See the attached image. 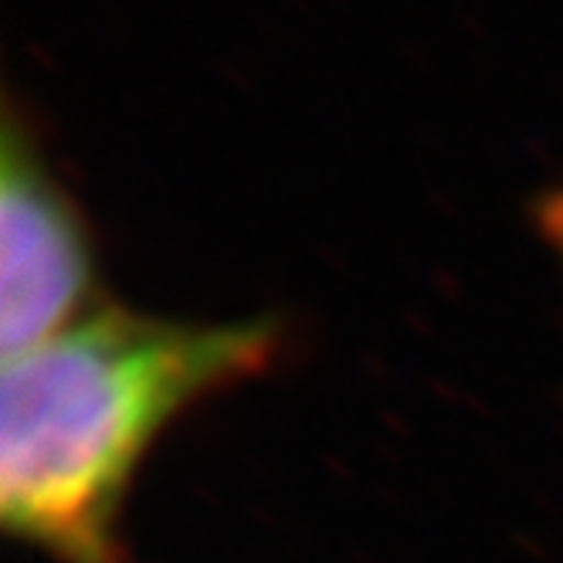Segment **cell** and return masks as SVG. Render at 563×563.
I'll return each instance as SVG.
<instances>
[{"label": "cell", "instance_id": "obj_3", "mask_svg": "<svg viewBox=\"0 0 563 563\" xmlns=\"http://www.w3.org/2000/svg\"><path fill=\"white\" fill-rule=\"evenodd\" d=\"M540 228H543L550 249L556 252V258L563 265V190L543 197V205H540Z\"/></svg>", "mask_w": 563, "mask_h": 563}, {"label": "cell", "instance_id": "obj_2", "mask_svg": "<svg viewBox=\"0 0 563 563\" xmlns=\"http://www.w3.org/2000/svg\"><path fill=\"white\" fill-rule=\"evenodd\" d=\"M99 286L92 228L8 99L0 133V350L45 346L89 316Z\"/></svg>", "mask_w": 563, "mask_h": 563}, {"label": "cell", "instance_id": "obj_1", "mask_svg": "<svg viewBox=\"0 0 563 563\" xmlns=\"http://www.w3.org/2000/svg\"><path fill=\"white\" fill-rule=\"evenodd\" d=\"M278 353L272 316L184 323L102 306L4 360V530L55 563H136L123 509L146 452L187 411L262 377Z\"/></svg>", "mask_w": 563, "mask_h": 563}]
</instances>
